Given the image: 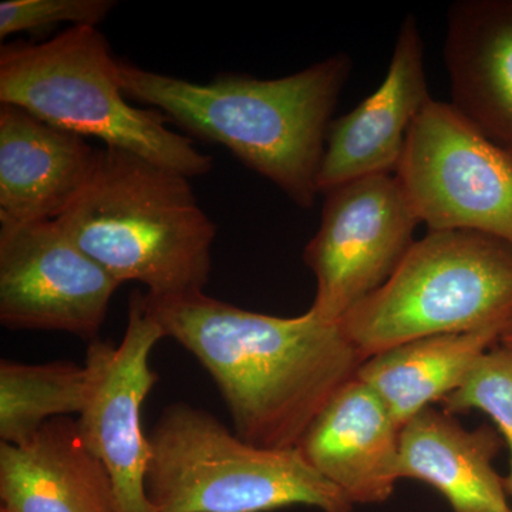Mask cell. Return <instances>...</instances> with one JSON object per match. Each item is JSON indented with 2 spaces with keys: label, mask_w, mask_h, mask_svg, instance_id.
Masks as SVG:
<instances>
[{
  "label": "cell",
  "mask_w": 512,
  "mask_h": 512,
  "mask_svg": "<svg viewBox=\"0 0 512 512\" xmlns=\"http://www.w3.org/2000/svg\"><path fill=\"white\" fill-rule=\"evenodd\" d=\"M0 512H5V511L0 510Z\"/></svg>",
  "instance_id": "obj_22"
},
{
  "label": "cell",
  "mask_w": 512,
  "mask_h": 512,
  "mask_svg": "<svg viewBox=\"0 0 512 512\" xmlns=\"http://www.w3.org/2000/svg\"><path fill=\"white\" fill-rule=\"evenodd\" d=\"M121 286L56 221L0 224V323L97 339Z\"/></svg>",
  "instance_id": "obj_10"
},
{
  "label": "cell",
  "mask_w": 512,
  "mask_h": 512,
  "mask_svg": "<svg viewBox=\"0 0 512 512\" xmlns=\"http://www.w3.org/2000/svg\"><path fill=\"white\" fill-rule=\"evenodd\" d=\"M148 441L147 494L157 512H271L293 505L352 512L355 507L298 448L255 446L188 403L165 407Z\"/></svg>",
  "instance_id": "obj_5"
},
{
  "label": "cell",
  "mask_w": 512,
  "mask_h": 512,
  "mask_svg": "<svg viewBox=\"0 0 512 512\" xmlns=\"http://www.w3.org/2000/svg\"><path fill=\"white\" fill-rule=\"evenodd\" d=\"M444 59L454 107L512 154V0H458Z\"/></svg>",
  "instance_id": "obj_15"
},
{
  "label": "cell",
  "mask_w": 512,
  "mask_h": 512,
  "mask_svg": "<svg viewBox=\"0 0 512 512\" xmlns=\"http://www.w3.org/2000/svg\"><path fill=\"white\" fill-rule=\"evenodd\" d=\"M100 148L0 104V224L56 221L82 194Z\"/></svg>",
  "instance_id": "obj_12"
},
{
  "label": "cell",
  "mask_w": 512,
  "mask_h": 512,
  "mask_svg": "<svg viewBox=\"0 0 512 512\" xmlns=\"http://www.w3.org/2000/svg\"><path fill=\"white\" fill-rule=\"evenodd\" d=\"M400 429L382 399L355 377L313 420L298 450L353 505L382 504L400 480Z\"/></svg>",
  "instance_id": "obj_13"
},
{
  "label": "cell",
  "mask_w": 512,
  "mask_h": 512,
  "mask_svg": "<svg viewBox=\"0 0 512 512\" xmlns=\"http://www.w3.org/2000/svg\"><path fill=\"white\" fill-rule=\"evenodd\" d=\"M441 404L453 416L478 410L494 421L510 450V471L504 480L512 498V356L498 345L485 352L464 383Z\"/></svg>",
  "instance_id": "obj_19"
},
{
  "label": "cell",
  "mask_w": 512,
  "mask_h": 512,
  "mask_svg": "<svg viewBox=\"0 0 512 512\" xmlns=\"http://www.w3.org/2000/svg\"><path fill=\"white\" fill-rule=\"evenodd\" d=\"M430 231H474L512 245V154L451 103L431 99L407 136L396 173Z\"/></svg>",
  "instance_id": "obj_7"
},
{
  "label": "cell",
  "mask_w": 512,
  "mask_h": 512,
  "mask_svg": "<svg viewBox=\"0 0 512 512\" xmlns=\"http://www.w3.org/2000/svg\"><path fill=\"white\" fill-rule=\"evenodd\" d=\"M163 338L144 305V293L134 292L120 345L96 339L87 348V394L77 429L84 446L109 471L119 512H157L147 494L151 448L143 404L157 384L150 355Z\"/></svg>",
  "instance_id": "obj_9"
},
{
  "label": "cell",
  "mask_w": 512,
  "mask_h": 512,
  "mask_svg": "<svg viewBox=\"0 0 512 512\" xmlns=\"http://www.w3.org/2000/svg\"><path fill=\"white\" fill-rule=\"evenodd\" d=\"M86 367L70 362H0V443H25L57 417L80 414L86 402Z\"/></svg>",
  "instance_id": "obj_18"
},
{
  "label": "cell",
  "mask_w": 512,
  "mask_h": 512,
  "mask_svg": "<svg viewBox=\"0 0 512 512\" xmlns=\"http://www.w3.org/2000/svg\"><path fill=\"white\" fill-rule=\"evenodd\" d=\"M511 512H512V510H511Z\"/></svg>",
  "instance_id": "obj_23"
},
{
  "label": "cell",
  "mask_w": 512,
  "mask_h": 512,
  "mask_svg": "<svg viewBox=\"0 0 512 512\" xmlns=\"http://www.w3.org/2000/svg\"><path fill=\"white\" fill-rule=\"evenodd\" d=\"M503 446L497 429L468 430L431 406L400 429L399 478L430 485L453 512H511L504 477L493 466Z\"/></svg>",
  "instance_id": "obj_16"
},
{
  "label": "cell",
  "mask_w": 512,
  "mask_h": 512,
  "mask_svg": "<svg viewBox=\"0 0 512 512\" xmlns=\"http://www.w3.org/2000/svg\"><path fill=\"white\" fill-rule=\"evenodd\" d=\"M0 501L5 512H119L109 471L69 417L25 443H0Z\"/></svg>",
  "instance_id": "obj_14"
},
{
  "label": "cell",
  "mask_w": 512,
  "mask_h": 512,
  "mask_svg": "<svg viewBox=\"0 0 512 512\" xmlns=\"http://www.w3.org/2000/svg\"><path fill=\"white\" fill-rule=\"evenodd\" d=\"M512 318V245L474 231H430L342 319L363 359L412 340L503 329Z\"/></svg>",
  "instance_id": "obj_6"
},
{
  "label": "cell",
  "mask_w": 512,
  "mask_h": 512,
  "mask_svg": "<svg viewBox=\"0 0 512 512\" xmlns=\"http://www.w3.org/2000/svg\"><path fill=\"white\" fill-rule=\"evenodd\" d=\"M0 104L20 107L50 126L93 137L188 178L210 173L214 160L165 126L157 110L128 103L119 59L93 26H72L42 43L0 47Z\"/></svg>",
  "instance_id": "obj_4"
},
{
  "label": "cell",
  "mask_w": 512,
  "mask_h": 512,
  "mask_svg": "<svg viewBox=\"0 0 512 512\" xmlns=\"http://www.w3.org/2000/svg\"><path fill=\"white\" fill-rule=\"evenodd\" d=\"M144 305L212 377L234 433L265 448H298L340 387L365 362L342 325L311 309L293 318L265 315L204 292L151 296Z\"/></svg>",
  "instance_id": "obj_1"
},
{
  "label": "cell",
  "mask_w": 512,
  "mask_h": 512,
  "mask_svg": "<svg viewBox=\"0 0 512 512\" xmlns=\"http://www.w3.org/2000/svg\"><path fill=\"white\" fill-rule=\"evenodd\" d=\"M501 332L485 329L412 340L369 357L356 377L382 399L402 427L456 392L478 359L498 345Z\"/></svg>",
  "instance_id": "obj_17"
},
{
  "label": "cell",
  "mask_w": 512,
  "mask_h": 512,
  "mask_svg": "<svg viewBox=\"0 0 512 512\" xmlns=\"http://www.w3.org/2000/svg\"><path fill=\"white\" fill-rule=\"evenodd\" d=\"M430 100L423 37L417 19L409 15L400 25L382 84L330 124L319 194L369 175L396 173L410 128Z\"/></svg>",
  "instance_id": "obj_11"
},
{
  "label": "cell",
  "mask_w": 512,
  "mask_h": 512,
  "mask_svg": "<svg viewBox=\"0 0 512 512\" xmlns=\"http://www.w3.org/2000/svg\"><path fill=\"white\" fill-rule=\"evenodd\" d=\"M56 222L121 285L171 296L210 281L217 228L190 178L136 154L100 148L89 184Z\"/></svg>",
  "instance_id": "obj_3"
},
{
  "label": "cell",
  "mask_w": 512,
  "mask_h": 512,
  "mask_svg": "<svg viewBox=\"0 0 512 512\" xmlns=\"http://www.w3.org/2000/svg\"><path fill=\"white\" fill-rule=\"evenodd\" d=\"M323 195L320 227L303 261L316 278L309 309L339 323L392 276L420 222L393 174L369 175Z\"/></svg>",
  "instance_id": "obj_8"
},
{
  "label": "cell",
  "mask_w": 512,
  "mask_h": 512,
  "mask_svg": "<svg viewBox=\"0 0 512 512\" xmlns=\"http://www.w3.org/2000/svg\"><path fill=\"white\" fill-rule=\"evenodd\" d=\"M116 5L111 0H5L0 3V39L45 32L60 23L97 28Z\"/></svg>",
  "instance_id": "obj_20"
},
{
  "label": "cell",
  "mask_w": 512,
  "mask_h": 512,
  "mask_svg": "<svg viewBox=\"0 0 512 512\" xmlns=\"http://www.w3.org/2000/svg\"><path fill=\"white\" fill-rule=\"evenodd\" d=\"M350 70L349 55L336 53L281 79L224 73L202 84L119 59V80L128 100L228 148L305 210L319 194L330 119Z\"/></svg>",
  "instance_id": "obj_2"
},
{
  "label": "cell",
  "mask_w": 512,
  "mask_h": 512,
  "mask_svg": "<svg viewBox=\"0 0 512 512\" xmlns=\"http://www.w3.org/2000/svg\"><path fill=\"white\" fill-rule=\"evenodd\" d=\"M498 346L505 350L508 355L512 356V318L510 322L505 325L503 332H501L500 340H498Z\"/></svg>",
  "instance_id": "obj_21"
}]
</instances>
